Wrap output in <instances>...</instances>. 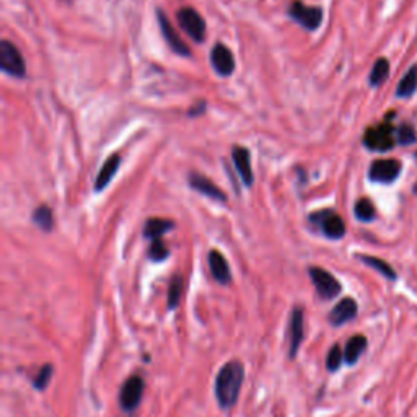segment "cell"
I'll use <instances>...</instances> for the list:
<instances>
[{
	"mask_svg": "<svg viewBox=\"0 0 417 417\" xmlns=\"http://www.w3.org/2000/svg\"><path fill=\"white\" fill-rule=\"evenodd\" d=\"M243 379L244 369L240 360H230L220 369L215 379V396L220 408L230 409L238 403Z\"/></svg>",
	"mask_w": 417,
	"mask_h": 417,
	"instance_id": "cell-1",
	"label": "cell"
},
{
	"mask_svg": "<svg viewBox=\"0 0 417 417\" xmlns=\"http://www.w3.org/2000/svg\"><path fill=\"white\" fill-rule=\"evenodd\" d=\"M0 68L7 73V75L23 78L27 75V66H24L22 52L13 43L3 39L0 43Z\"/></svg>",
	"mask_w": 417,
	"mask_h": 417,
	"instance_id": "cell-2",
	"label": "cell"
},
{
	"mask_svg": "<svg viewBox=\"0 0 417 417\" xmlns=\"http://www.w3.org/2000/svg\"><path fill=\"white\" fill-rule=\"evenodd\" d=\"M176 20H178L180 27L183 28V31L188 34L189 38H193L194 41L203 43L205 39V22L200 15L191 7H183L176 13Z\"/></svg>",
	"mask_w": 417,
	"mask_h": 417,
	"instance_id": "cell-3",
	"label": "cell"
},
{
	"mask_svg": "<svg viewBox=\"0 0 417 417\" xmlns=\"http://www.w3.org/2000/svg\"><path fill=\"white\" fill-rule=\"evenodd\" d=\"M288 15L308 31H315L323 23V10L320 7H308L302 2H293L288 8Z\"/></svg>",
	"mask_w": 417,
	"mask_h": 417,
	"instance_id": "cell-4",
	"label": "cell"
},
{
	"mask_svg": "<svg viewBox=\"0 0 417 417\" xmlns=\"http://www.w3.org/2000/svg\"><path fill=\"white\" fill-rule=\"evenodd\" d=\"M310 277L312 282L315 284L318 295L325 300H332V298L339 295L341 284L337 282V279L332 276L331 272L325 271L321 268H310Z\"/></svg>",
	"mask_w": 417,
	"mask_h": 417,
	"instance_id": "cell-5",
	"label": "cell"
},
{
	"mask_svg": "<svg viewBox=\"0 0 417 417\" xmlns=\"http://www.w3.org/2000/svg\"><path fill=\"white\" fill-rule=\"evenodd\" d=\"M395 142L396 139H395L393 127L386 124V122L376 127H370L364 136V144L369 147L370 150H376V152L390 150L391 147L395 145Z\"/></svg>",
	"mask_w": 417,
	"mask_h": 417,
	"instance_id": "cell-6",
	"label": "cell"
},
{
	"mask_svg": "<svg viewBox=\"0 0 417 417\" xmlns=\"http://www.w3.org/2000/svg\"><path fill=\"white\" fill-rule=\"evenodd\" d=\"M144 388H145V383L139 375L129 376V379L126 380V383L122 385L121 393H119L121 408L127 411V413H132V411L140 404L142 395H144Z\"/></svg>",
	"mask_w": 417,
	"mask_h": 417,
	"instance_id": "cell-7",
	"label": "cell"
},
{
	"mask_svg": "<svg viewBox=\"0 0 417 417\" xmlns=\"http://www.w3.org/2000/svg\"><path fill=\"white\" fill-rule=\"evenodd\" d=\"M312 220L320 225L323 233L331 240H339L346 235V224L339 215L332 210H325V212L312 214Z\"/></svg>",
	"mask_w": 417,
	"mask_h": 417,
	"instance_id": "cell-8",
	"label": "cell"
},
{
	"mask_svg": "<svg viewBox=\"0 0 417 417\" xmlns=\"http://www.w3.org/2000/svg\"><path fill=\"white\" fill-rule=\"evenodd\" d=\"M303 335H305V318H303V308H293L291 320H288V356L291 359L297 356L300 349Z\"/></svg>",
	"mask_w": 417,
	"mask_h": 417,
	"instance_id": "cell-9",
	"label": "cell"
},
{
	"mask_svg": "<svg viewBox=\"0 0 417 417\" xmlns=\"http://www.w3.org/2000/svg\"><path fill=\"white\" fill-rule=\"evenodd\" d=\"M156 17H159V24H160V29H161V34H163L165 41L168 43V46L171 47V51L180 54V56H184V57H189L191 56V51L189 47L186 46V43L183 39L180 38V34L176 33V29L173 28V24L170 23V20L166 18V15L159 10L156 12Z\"/></svg>",
	"mask_w": 417,
	"mask_h": 417,
	"instance_id": "cell-10",
	"label": "cell"
},
{
	"mask_svg": "<svg viewBox=\"0 0 417 417\" xmlns=\"http://www.w3.org/2000/svg\"><path fill=\"white\" fill-rule=\"evenodd\" d=\"M210 62H212V67L215 68V72L222 77L232 75L235 71L233 54L222 43H217L212 47V52H210Z\"/></svg>",
	"mask_w": 417,
	"mask_h": 417,
	"instance_id": "cell-11",
	"label": "cell"
},
{
	"mask_svg": "<svg viewBox=\"0 0 417 417\" xmlns=\"http://www.w3.org/2000/svg\"><path fill=\"white\" fill-rule=\"evenodd\" d=\"M401 163L398 160H376L372 163L369 176L376 183H391L398 178Z\"/></svg>",
	"mask_w": 417,
	"mask_h": 417,
	"instance_id": "cell-12",
	"label": "cell"
},
{
	"mask_svg": "<svg viewBox=\"0 0 417 417\" xmlns=\"http://www.w3.org/2000/svg\"><path fill=\"white\" fill-rule=\"evenodd\" d=\"M233 165L237 168L240 178L243 180V183L247 186H251L254 181L253 176V168H251V155H249V150L244 149V147H233L232 152Z\"/></svg>",
	"mask_w": 417,
	"mask_h": 417,
	"instance_id": "cell-13",
	"label": "cell"
},
{
	"mask_svg": "<svg viewBox=\"0 0 417 417\" xmlns=\"http://www.w3.org/2000/svg\"><path fill=\"white\" fill-rule=\"evenodd\" d=\"M189 186L194 191H198V193L207 196V198L214 199V200H219V203H225V200H227V196L224 194V191L220 189L217 184H214L210 180L204 178L203 175H198V173L191 175Z\"/></svg>",
	"mask_w": 417,
	"mask_h": 417,
	"instance_id": "cell-14",
	"label": "cell"
},
{
	"mask_svg": "<svg viewBox=\"0 0 417 417\" xmlns=\"http://www.w3.org/2000/svg\"><path fill=\"white\" fill-rule=\"evenodd\" d=\"M209 266L210 272H212V277L222 286H227L232 281V272H230V266L227 259L222 253H219L217 249H212L209 253Z\"/></svg>",
	"mask_w": 417,
	"mask_h": 417,
	"instance_id": "cell-15",
	"label": "cell"
},
{
	"mask_svg": "<svg viewBox=\"0 0 417 417\" xmlns=\"http://www.w3.org/2000/svg\"><path fill=\"white\" fill-rule=\"evenodd\" d=\"M357 315V303L354 298L346 297L332 308L330 313V321L335 326H342L344 323L354 320Z\"/></svg>",
	"mask_w": 417,
	"mask_h": 417,
	"instance_id": "cell-16",
	"label": "cell"
},
{
	"mask_svg": "<svg viewBox=\"0 0 417 417\" xmlns=\"http://www.w3.org/2000/svg\"><path fill=\"white\" fill-rule=\"evenodd\" d=\"M121 166V156L119 155H111L110 159L105 161V165L101 166L100 173L96 176V181H95V191H103L106 188L108 184L111 183V180L115 178L116 171L119 170Z\"/></svg>",
	"mask_w": 417,
	"mask_h": 417,
	"instance_id": "cell-17",
	"label": "cell"
},
{
	"mask_svg": "<svg viewBox=\"0 0 417 417\" xmlns=\"http://www.w3.org/2000/svg\"><path fill=\"white\" fill-rule=\"evenodd\" d=\"M365 349H367V339H365V337L360 336V335L352 336L346 344L344 360L349 365H354L356 362L360 359V356L364 354Z\"/></svg>",
	"mask_w": 417,
	"mask_h": 417,
	"instance_id": "cell-18",
	"label": "cell"
},
{
	"mask_svg": "<svg viewBox=\"0 0 417 417\" xmlns=\"http://www.w3.org/2000/svg\"><path fill=\"white\" fill-rule=\"evenodd\" d=\"M171 228H173V222H171V220L149 219L145 222V227H144V237L154 242V240H159L163 233L170 232Z\"/></svg>",
	"mask_w": 417,
	"mask_h": 417,
	"instance_id": "cell-19",
	"label": "cell"
},
{
	"mask_svg": "<svg viewBox=\"0 0 417 417\" xmlns=\"http://www.w3.org/2000/svg\"><path fill=\"white\" fill-rule=\"evenodd\" d=\"M416 90H417V66H413L408 71V73L401 78L398 90H396V95L400 98H408L411 95H414Z\"/></svg>",
	"mask_w": 417,
	"mask_h": 417,
	"instance_id": "cell-20",
	"label": "cell"
},
{
	"mask_svg": "<svg viewBox=\"0 0 417 417\" xmlns=\"http://www.w3.org/2000/svg\"><path fill=\"white\" fill-rule=\"evenodd\" d=\"M388 73H390V62L386 61L385 57H380L379 61L374 64V67H372V72H370V85L372 87H379L383 83L386 78H388Z\"/></svg>",
	"mask_w": 417,
	"mask_h": 417,
	"instance_id": "cell-21",
	"label": "cell"
},
{
	"mask_svg": "<svg viewBox=\"0 0 417 417\" xmlns=\"http://www.w3.org/2000/svg\"><path fill=\"white\" fill-rule=\"evenodd\" d=\"M33 222L36 224V227L44 230V232H51L54 227L52 210L47 205H39L33 214Z\"/></svg>",
	"mask_w": 417,
	"mask_h": 417,
	"instance_id": "cell-22",
	"label": "cell"
},
{
	"mask_svg": "<svg viewBox=\"0 0 417 417\" xmlns=\"http://www.w3.org/2000/svg\"><path fill=\"white\" fill-rule=\"evenodd\" d=\"M181 295H183V279L180 276H173L168 286V308L175 310L178 308L181 302Z\"/></svg>",
	"mask_w": 417,
	"mask_h": 417,
	"instance_id": "cell-23",
	"label": "cell"
},
{
	"mask_svg": "<svg viewBox=\"0 0 417 417\" xmlns=\"http://www.w3.org/2000/svg\"><path fill=\"white\" fill-rule=\"evenodd\" d=\"M360 259L367 264V266L374 268L375 271H379L381 276L388 277V279H391V281L396 279V274L393 271V268H391L386 261H383V259H379V258H374V256H360Z\"/></svg>",
	"mask_w": 417,
	"mask_h": 417,
	"instance_id": "cell-24",
	"label": "cell"
},
{
	"mask_svg": "<svg viewBox=\"0 0 417 417\" xmlns=\"http://www.w3.org/2000/svg\"><path fill=\"white\" fill-rule=\"evenodd\" d=\"M354 212H356V217L362 220V222H370V220L375 219V207L369 199L357 200Z\"/></svg>",
	"mask_w": 417,
	"mask_h": 417,
	"instance_id": "cell-25",
	"label": "cell"
},
{
	"mask_svg": "<svg viewBox=\"0 0 417 417\" xmlns=\"http://www.w3.org/2000/svg\"><path fill=\"white\" fill-rule=\"evenodd\" d=\"M396 139H398V142H400L401 145L416 144V142H417V134H416L414 126L408 124V122L401 124L398 132H396Z\"/></svg>",
	"mask_w": 417,
	"mask_h": 417,
	"instance_id": "cell-26",
	"label": "cell"
},
{
	"mask_svg": "<svg viewBox=\"0 0 417 417\" xmlns=\"http://www.w3.org/2000/svg\"><path fill=\"white\" fill-rule=\"evenodd\" d=\"M52 374H54L52 365L46 364L44 367H41L38 372V375L34 376V380H33L34 388L39 391H43L44 388H46V386L49 385V381H51V379H52Z\"/></svg>",
	"mask_w": 417,
	"mask_h": 417,
	"instance_id": "cell-27",
	"label": "cell"
},
{
	"mask_svg": "<svg viewBox=\"0 0 417 417\" xmlns=\"http://www.w3.org/2000/svg\"><path fill=\"white\" fill-rule=\"evenodd\" d=\"M168 248L165 247V243L161 240H154L149 248V258L152 261H163V259L168 258Z\"/></svg>",
	"mask_w": 417,
	"mask_h": 417,
	"instance_id": "cell-28",
	"label": "cell"
},
{
	"mask_svg": "<svg viewBox=\"0 0 417 417\" xmlns=\"http://www.w3.org/2000/svg\"><path fill=\"white\" fill-rule=\"evenodd\" d=\"M342 357H344V352L341 351L339 346H332L330 354L326 357V367L330 372H336L341 367Z\"/></svg>",
	"mask_w": 417,
	"mask_h": 417,
	"instance_id": "cell-29",
	"label": "cell"
},
{
	"mask_svg": "<svg viewBox=\"0 0 417 417\" xmlns=\"http://www.w3.org/2000/svg\"><path fill=\"white\" fill-rule=\"evenodd\" d=\"M414 191H416V194H417V184H416V188H414Z\"/></svg>",
	"mask_w": 417,
	"mask_h": 417,
	"instance_id": "cell-30",
	"label": "cell"
}]
</instances>
